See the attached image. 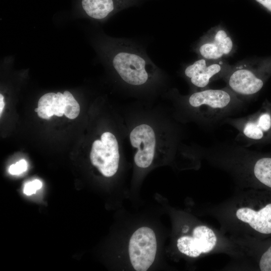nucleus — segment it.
Instances as JSON below:
<instances>
[{
	"mask_svg": "<svg viewBox=\"0 0 271 271\" xmlns=\"http://www.w3.org/2000/svg\"><path fill=\"white\" fill-rule=\"evenodd\" d=\"M114 55L112 65L126 83L141 86L147 83L156 67L140 49L126 43Z\"/></svg>",
	"mask_w": 271,
	"mask_h": 271,
	"instance_id": "f257e3e1",
	"label": "nucleus"
},
{
	"mask_svg": "<svg viewBox=\"0 0 271 271\" xmlns=\"http://www.w3.org/2000/svg\"><path fill=\"white\" fill-rule=\"evenodd\" d=\"M234 93L226 89H206L192 94L188 103L207 121L224 116L236 105Z\"/></svg>",
	"mask_w": 271,
	"mask_h": 271,
	"instance_id": "f03ea898",
	"label": "nucleus"
},
{
	"mask_svg": "<svg viewBox=\"0 0 271 271\" xmlns=\"http://www.w3.org/2000/svg\"><path fill=\"white\" fill-rule=\"evenodd\" d=\"M157 251V241L154 231L142 227L132 235L128 246L131 263L137 271H146L153 264Z\"/></svg>",
	"mask_w": 271,
	"mask_h": 271,
	"instance_id": "7ed1b4c3",
	"label": "nucleus"
},
{
	"mask_svg": "<svg viewBox=\"0 0 271 271\" xmlns=\"http://www.w3.org/2000/svg\"><path fill=\"white\" fill-rule=\"evenodd\" d=\"M92 164L105 177H110L117 172L119 161L117 139L112 133H103L100 140L92 144L90 154Z\"/></svg>",
	"mask_w": 271,
	"mask_h": 271,
	"instance_id": "20e7f679",
	"label": "nucleus"
},
{
	"mask_svg": "<svg viewBox=\"0 0 271 271\" xmlns=\"http://www.w3.org/2000/svg\"><path fill=\"white\" fill-rule=\"evenodd\" d=\"M217 243V237L210 228L205 225L195 227L191 236H183L177 240V247L182 253L192 257L211 251Z\"/></svg>",
	"mask_w": 271,
	"mask_h": 271,
	"instance_id": "39448f33",
	"label": "nucleus"
},
{
	"mask_svg": "<svg viewBox=\"0 0 271 271\" xmlns=\"http://www.w3.org/2000/svg\"><path fill=\"white\" fill-rule=\"evenodd\" d=\"M129 139L132 146L137 149L134 157L136 165L141 168L149 167L156 149V135L153 128L147 124H140L131 130Z\"/></svg>",
	"mask_w": 271,
	"mask_h": 271,
	"instance_id": "423d86ee",
	"label": "nucleus"
},
{
	"mask_svg": "<svg viewBox=\"0 0 271 271\" xmlns=\"http://www.w3.org/2000/svg\"><path fill=\"white\" fill-rule=\"evenodd\" d=\"M233 47V42L226 31L217 28L202 40L198 47V52L202 58L220 60L231 53Z\"/></svg>",
	"mask_w": 271,
	"mask_h": 271,
	"instance_id": "0eeeda50",
	"label": "nucleus"
},
{
	"mask_svg": "<svg viewBox=\"0 0 271 271\" xmlns=\"http://www.w3.org/2000/svg\"><path fill=\"white\" fill-rule=\"evenodd\" d=\"M225 68L220 60L213 61L202 58L188 66L184 73L193 85L204 88L213 79L222 74Z\"/></svg>",
	"mask_w": 271,
	"mask_h": 271,
	"instance_id": "6e6552de",
	"label": "nucleus"
},
{
	"mask_svg": "<svg viewBox=\"0 0 271 271\" xmlns=\"http://www.w3.org/2000/svg\"><path fill=\"white\" fill-rule=\"evenodd\" d=\"M227 84L234 93L249 96L258 92L262 88L263 82L248 66H241L230 73Z\"/></svg>",
	"mask_w": 271,
	"mask_h": 271,
	"instance_id": "1a4fd4ad",
	"label": "nucleus"
},
{
	"mask_svg": "<svg viewBox=\"0 0 271 271\" xmlns=\"http://www.w3.org/2000/svg\"><path fill=\"white\" fill-rule=\"evenodd\" d=\"M148 0H82L85 13L95 19H103L111 13L128 7L139 6Z\"/></svg>",
	"mask_w": 271,
	"mask_h": 271,
	"instance_id": "9d476101",
	"label": "nucleus"
},
{
	"mask_svg": "<svg viewBox=\"0 0 271 271\" xmlns=\"http://www.w3.org/2000/svg\"><path fill=\"white\" fill-rule=\"evenodd\" d=\"M235 216L238 220L248 224L259 233H271V203L259 210L248 206L241 207L236 210Z\"/></svg>",
	"mask_w": 271,
	"mask_h": 271,
	"instance_id": "9b49d317",
	"label": "nucleus"
},
{
	"mask_svg": "<svg viewBox=\"0 0 271 271\" xmlns=\"http://www.w3.org/2000/svg\"><path fill=\"white\" fill-rule=\"evenodd\" d=\"M72 96L67 90L63 93L58 92L57 93L50 92L45 94L38 101V116L45 119H50L54 115L62 116Z\"/></svg>",
	"mask_w": 271,
	"mask_h": 271,
	"instance_id": "f8f14e48",
	"label": "nucleus"
},
{
	"mask_svg": "<svg viewBox=\"0 0 271 271\" xmlns=\"http://www.w3.org/2000/svg\"><path fill=\"white\" fill-rule=\"evenodd\" d=\"M239 129L247 140H261L271 129V113L263 111L245 118L242 119Z\"/></svg>",
	"mask_w": 271,
	"mask_h": 271,
	"instance_id": "ddd939ff",
	"label": "nucleus"
},
{
	"mask_svg": "<svg viewBox=\"0 0 271 271\" xmlns=\"http://www.w3.org/2000/svg\"><path fill=\"white\" fill-rule=\"evenodd\" d=\"M253 174L259 182L271 188V158L258 159L254 164Z\"/></svg>",
	"mask_w": 271,
	"mask_h": 271,
	"instance_id": "4468645a",
	"label": "nucleus"
},
{
	"mask_svg": "<svg viewBox=\"0 0 271 271\" xmlns=\"http://www.w3.org/2000/svg\"><path fill=\"white\" fill-rule=\"evenodd\" d=\"M259 267L261 271H271V246L261 255Z\"/></svg>",
	"mask_w": 271,
	"mask_h": 271,
	"instance_id": "2eb2a0df",
	"label": "nucleus"
},
{
	"mask_svg": "<svg viewBox=\"0 0 271 271\" xmlns=\"http://www.w3.org/2000/svg\"><path fill=\"white\" fill-rule=\"evenodd\" d=\"M28 168V164L26 160L22 159L16 163L10 166L9 172L14 175H20L26 171Z\"/></svg>",
	"mask_w": 271,
	"mask_h": 271,
	"instance_id": "dca6fc26",
	"label": "nucleus"
},
{
	"mask_svg": "<svg viewBox=\"0 0 271 271\" xmlns=\"http://www.w3.org/2000/svg\"><path fill=\"white\" fill-rule=\"evenodd\" d=\"M42 187V183L38 179L25 184L24 187V193L27 195L35 194L37 190L40 189Z\"/></svg>",
	"mask_w": 271,
	"mask_h": 271,
	"instance_id": "f3484780",
	"label": "nucleus"
},
{
	"mask_svg": "<svg viewBox=\"0 0 271 271\" xmlns=\"http://www.w3.org/2000/svg\"><path fill=\"white\" fill-rule=\"evenodd\" d=\"M267 10L271 11V0H255Z\"/></svg>",
	"mask_w": 271,
	"mask_h": 271,
	"instance_id": "a211bd4d",
	"label": "nucleus"
},
{
	"mask_svg": "<svg viewBox=\"0 0 271 271\" xmlns=\"http://www.w3.org/2000/svg\"><path fill=\"white\" fill-rule=\"evenodd\" d=\"M5 106V102L4 101V96L1 94H0V115L1 116L2 111Z\"/></svg>",
	"mask_w": 271,
	"mask_h": 271,
	"instance_id": "6ab92c4d",
	"label": "nucleus"
},
{
	"mask_svg": "<svg viewBox=\"0 0 271 271\" xmlns=\"http://www.w3.org/2000/svg\"><path fill=\"white\" fill-rule=\"evenodd\" d=\"M35 111L36 112H37L38 111V107L35 109Z\"/></svg>",
	"mask_w": 271,
	"mask_h": 271,
	"instance_id": "aec40b11",
	"label": "nucleus"
}]
</instances>
